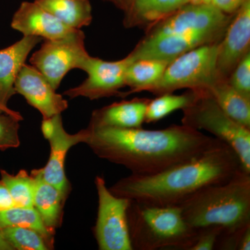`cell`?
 <instances>
[{"label": "cell", "mask_w": 250, "mask_h": 250, "mask_svg": "<svg viewBox=\"0 0 250 250\" xmlns=\"http://www.w3.org/2000/svg\"><path fill=\"white\" fill-rule=\"evenodd\" d=\"M11 27L23 36H34L45 40L65 37L76 29L64 24L35 1H23L13 16Z\"/></svg>", "instance_id": "cell-15"}, {"label": "cell", "mask_w": 250, "mask_h": 250, "mask_svg": "<svg viewBox=\"0 0 250 250\" xmlns=\"http://www.w3.org/2000/svg\"><path fill=\"white\" fill-rule=\"evenodd\" d=\"M91 57L85 47V34L75 29L65 37L45 40L29 62L57 90L62 79L73 69L84 71Z\"/></svg>", "instance_id": "cell-7"}, {"label": "cell", "mask_w": 250, "mask_h": 250, "mask_svg": "<svg viewBox=\"0 0 250 250\" xmlns=\"http://www.w3.org/2000/svg\"><path fill=\"white\" fill-rule=\"evenodd\" d=\"M127 221L131 246L136 250H188L198 232L185 221L179 206L130 200Z\"/></svg>", "instance_id": "cell-4"}, {"label": "cell", "mask_w": 250, "mask_h": 250, "mask_svg": "<svg viewBox=\"0 0 250 250\" xmlns=\"http://www.w3.org/2000/svg\"><path fill=\"white\" fill-rule=\"evenodd\" d=\"M197 92L188 90L182 95L165 93L158 95L157 98L150 100L146 109L145 123H156L164 119L172 112L183 110L196 98Z\"/></svg>", "instance_id": "cell-24"}, {"label": "cell", "mask_w": 250, "mask_h": 250, "mask_svg": "<svg viewBox=\"0 0 250 250\" xmlns=\"http://www.w3.org/2000/svg\"><path fill=\"white\" fill-rule=\"evenodd\" d=\"M16 207L14 200L7 188L0 181V210L9 209Z\"/></svg>", "instance_id": "cell-31"}, {"label": "cell", "mask_w": 250, "mask_h": 250, "mask_svg": "<svg viewBox=\"0 0 250 250\" xmlns=\"http://www.w3.org/2000/svg\"><path fill=\"white\" fill-rule=\"evenodd\" d=\"M0 113H7V114L16 117V118H19V119H21L22 121L23 120L22 116H21L19 112L14 111V110L11 109V108L9 107L2 106L1 104H0Z\"/></svg>", "instance_id": "cell-33"}, {"label": "cell", "mask_w": 250, "mask_h": 250, "mask_svg": "<svg viewBox=\"0 0 250 250\" xmlns=\"http://www.w3.org/2000/svg\"><path fill=\"white\" fill-rule=\"evenodd\" d=\"M42 40L38 36H24L14 45L0 50V104L8 107L10 99L16 94L14 84L18 72Z\"/></svg>", "instance_id": "cell-17"}, {"label": "cell", "mask_w": 250, "mask_h": 250, "mask_svg": "<svg viewBox=\"0 0 250 250\" xmlns=\"http://www.w3.org/2000/svg\"><path fill=\"white\" fill-rule=\"evenodd\" d=\"M41 130L50 146V154L47 164L36 169L41 177L52 184L65 197L70 191V184L65 173V161L70 148L85 143L88 136L87 128L75 134H68L64 129L62 114L42 120Z\"/></svg>", "instance_id": "cell-9"}, {"label": "cell", "mask_w": 250, "mask_h": 250, "mask_svg": "<svg viewBox=\"0 0 250 250\" xmlns=\"http://www.w3.org/2000/svg\"><path fill=\"white\" fill-rule=\"evenodd\" d=\"M190 0H125L122 7L123 26L126 29L147 30L174 14Z\"/></svg>", "instance_id": "cell-18"}, {"label": "cell", "mask_w": 250, "mask_h": 250, "mask_svg": "<svg viewBox=\"0 0 250 250\" xmlns=\"http://www.w3.org/2000/svg\"><path fill=\"white\" fill-rule=\"evenodd\" d=\"M134 60L128 54L116 62H106L90 57L84 72L88 77L80 85L64 92L71 99L83 97L90 100L109 97H119L125 85V74Z\"/></svg>", "instance_id": "cell-11"}, {"label": "cell", "mask_w": 250, "mask_h": 250, "mask_svg": "<svg viewBox=\"0 0 250 250\" xmlns=\"http://www.w3.org/2000/svg\"><path fill=\"white\" fill-rule=\"evenodd\" d=\"M228 81L238 93L250 100V52L237 64Z\"/></svg>", "instance_id": "cell-28"}, {"label": "cell", "mask_w": 250, "mask_h": 250, "mask_svg": "<svg viewBox=\"0 0 250 250\" xmlns=\"http://www.w3.org/2000/svg\"><path fill=\"white\" fill-rule=\"evenodd\" d=\"M21 121L22 120L16 117L6 113H0V150L19 147Z\"/></svg>", "instance_id": "cell-27"}, {"label": "cell", "mask_w": 250, "mask_h": 250, "mask_svg": "<svg viewBox=\"0 0 250 250\" xmlns=\"http://www.w3.org/2000/svg\"><path fill=\"white\" fill-rule=\"evenodd\" d=\"M18 227L31 229L42 235L51 247H53V236L46 228L39 212L34 207H14L0 210V228Z\"/></svg>", "instance_id": "cell-23"}, {"label": "cell", "mask_w": 250, "mask_h": 250, "mask_svg": "<svg viewBox=\"0 0 250 250\" xmlns=\"http://www.w3.org/2000/svg\"><path fill=\"white\" fill-rule=\"evenodd\" d=\"M98 195V210L94 228L100 250H133L127 221L130 200L113 195L103 176L95 181Z\"/></svg>", "instance_id": "cell-8"}, {"label": "cell", "mask_w": 250, "mask_h": 250, "mask_svg": "<svg viewBox=\"0 0 250 250\" xmlns=\"http://www.w3.org/2000/svg\"><path fill=\"white\" fill-rule=\"evenodd\" d=\"M16 94L22 95L27 103L40 112L42 119L62 114L68 103L35 67L28 64L18 72L14 84Z\"/></svg>", "instance_id": "cell-14"}, {"label": "cell", "mask_w": 250, "mask_h": 250, "mask_svg": "<svg viewBox=\"0 0 250 250\" xmlns=\"http://www.w3.org/2000/svg\"><path fill=\"white\" fill-rule=\"evenodd\" d=\"M49 14L72 29L90 25L93 20L89 0H34Z\"/></svg>", "instance_id": "cell-22"}, {"label": "cell", "mask_w": 250, "mask_h": 250, "mask_svg": "<svg viewBox=\"0 0 250 250\" xmlns=\"http://www.w3.org/2000/svg\"><path fill=\"white\" fill-rule=\"evenodd\" d=\"M87 129L85 144L95 155L139 175L157 173L190 160L220 141L182 124L156 130Z\"/></svg>", "instance_id": "cell-1"}, {"label": "cell", "mask_w": 250, "mask_h": 250, "mask_svg": "<svg viewBox=\"0 0 250 250\" xmlns=\"http://www.w3.org/2000/svg\"><path fill=\"white\" fill-rule=\"evenodd\" d=\"M0 250H14L9 243L6 241L2 232H1V228H0Z\"/></svg>", "instance_id": "cell-34"}, {"label": "cell", "mask_w": 250, "mask_h": 250, "mask_svg": "<svg viewBox=\"0 0 250 250\" xmlns=\"http://www.w3.org/2000/svg\"><path fill=\"white\" fill-rule=\"evenodd\" d=\"M250 250V227L246 229L240 241L238 250Z\"/></svg>", "instance_id": "cell-32"}, {"label": "cell", "mask_w": 250, "mask_h": 250, "mask_svg": "<svg viewBox=\"0 0 250 250\" xmlns=\"http://www.w3.org/2000/svg\"><path fill=\"white\" fill-rule=\"evenodd\" d=\"M223 229L219 227H210L198 230L196 240L188 250H214L215 243Z\"/></svg>", "instance_id": "cell-29"}, {"label": "cell", "mask_w": 250, "mask_h": 250, "mask_svg": "<svg viewBox=\"0 0 250 250\" xmlns=\"http://www.w3.org/2000/svg\"><path fill=\"white\" fill-rule=\"evenodd\" d=\"M150 99L134 98L115 103L92 113L88 127H142Z\"/></svg>", "instance_id": "cell-16"}, {"label": "cell", "mask_w": 250, "mask_h": 250, "mask_svg": "<svg viewBox=\"0 0 250 250\" xmlns=\"http://www.w3.org/2000/svg\"><path fill=\"white\" fill-rule=\"evenodd\" d=\"M219 42L207 44L173 59L160 80L147 92L161 95L175 90H208L220 80L217 71Z\"/></svg>", "instance_id": "cell-6"}, {"label": "cell", "mask_w": 250, "mask_h": 250, "mask_svg": "<svg viewBox=\"0 0 250 250\" xmlns=\"http://www.w3.org/2000/svg\"><path fill=\"white\" fill-rule=\"evenodd\" d=\"M193 103L182 110V124L197 131L205 130L226 143L239 158L241 167L250 174V129L231 119L207 90H197Z\"/></svg>", "instance_id": "cell-5"}, {"label": "cell", "mask_w": 250, "mask_h": 250, "mask_svg": "<svg viewBox=\"0 0 250 250\" xmlns=\"http://www.w3.org/2000/svg\"><path fill=\"white\" fill-rule=\"evenodd\" d=\"M233 15L223 14L210 4L188 3L145 31L143 39L195 31H225Z\"/></svg>", "instance_id": "cell-10"}, {"label": "cell", "mask_w": 250, "mask_h": 250, "mask_svg": "<svg viewBox=\"0 0 250 250\" xmlns=\"http://www.w3.org/2000/svg\"><path fill=\"white\" fill-rule=\"evenodd\" d=\"M1 232L10 246L17 250H47L52 247L40 233L29 228L7 227Z\"/></svg>", "instance_id": "cell-26"}, {"label": "cell", "mask_w": 250, "mask_h": 250, "mask_svg": "<svg viewBox=\"0 0 250 250\" xmlns=\"http://www.w3.org/2000/svg\"><path fill=\"white\" fill-rule=\"evenodd\" d=\"M31 174L35 179L33 207L39 212L46 228L54 234L62 220V208L67 197L45 182L36 169L31 171Z\"/></svg>", "instance_id": "cell-19"}, {"label": "cell", "mask_w": 250, "mask_h": 250, "mask_svg": "<svg viewBox=\"0 0 250 250\" xmlns=\"http://www.w3.org/2000/svg\"><path fill=\"white\" fill-rule=\"evenodd\" d=\"M225 32L226 31H195L150 39L143 38L129 55L134 62L147 59L172 61L196 47L220 42Z\"/></svg>", "instance_id": "cell-12"}, {"label": "cell", "mask_w": 250, "mask_h": 250, "mask_svg": "<svg viewBox=\"0 0 250 250\" xmlns=\"http://www.w3.org/2000/svg\"><path fill=\"white\" fill-rule=\"evenodd\" d=\"M194 229L219 227L231 232L250 225V174L241 170L224 183L204 188L179 205Z\"/></svg>", "instance_id": "cell-3"}, {"label": "cell", "mask_w": 250, "mask_h": 250, "mask_svg": "<svg viewBox=\"0 0 250 250\" xmlns=\"http://www.w3.org/2000/svg\"><path fill=\"white\" fill-rule=\"evenodd\" d=\"M250 52V0H246L233 15L218 45L217 71L228 80L233 69Z\"/></svg>", "instance_id": "cell-13"}, {"label": "cell", "mask_w": 250, "mask_h": 250, "mask_svg": "<svg viewBox=\"0 0 250 250\" xmlns=\"http://www.w3.org/2000/svg\"><path fill=\"white\" fill-rule=\"evenodd\" d=\"M103 1H108V2L111 3V4L115 5L117 8H118V9L121 10L125 2V0H103Z\"/></svg>", "instance_id": "cell-35"}, {"label": "cell", "mask_w": 250, "mask_h": 250, "mask_svg": "<svg viewBox=\"0 0 250 250\" xmlns=\"http://www.w3.org/2000/svg\"><path fill=\"white\" fill-rule=\"evenodd\" d=\"M207 91L228 116L250 129V100L238 93L228 80L220 79Z\"/></svg>", "instance_id": "cell-21"}, {"label": "cell", "mask_w": 250, "mask_h": 250, "mask_svg": "<svg viewBox=\"0 0 250 250\" xmlns=\"http://www.w3.org/2000/svg\"><path fill=\"white\" fill-rule=\"evenodd\" d=\"M172 61L160 59H139L130 64L125 74V85L127 92H121L119 97L126 98L131 94L146 91L153 86L164 75Z\"/></svg>", "instance_id": "cell-20"}, {"label": "cell", "mask_w": 250, "mask_h": 250, "mask_svg": "<svg viewBox=\"0 0 250 250\" xmlns=\"http://www.w3.org/2000/svg\"><path fill=\"white\" fill-rule=\"evenodd\" d=\"M242 170L236 152L220 141L190 160L157 173L131 174L109 190L116 196L146 205L179 206L204 188L228 182Z\"/></svg>", "instance_id": "cell-2"}, {"label": "cell", "mask_w": 250, "mask_h": 250, "mask_svg": "<svg viewBox=\"0 0 250 250\" xmlns=\"http://www.w3.org/2000/svg\"><path fill=\"white\" fill-rule=\"evenodd\" d=\"M246 0H211L210 4L220 12L233 15L240 9Z\"/></svg>", "instance_id": "cell-30"}, {"label": "cell", "mask_w": 250, "mask_h": 250, "mask_svg": "<svg viewBox=\"0 0 250 250\" xmlns=\"http://www.w3.org/2000/svg\"><path fill=\"white\" fill-rule=\"evenodd\" d=\"M1 181L4 183L14 200L16 207H33L35 179L25 170L17 174H11L0 170Z\"/></svg>", "instance_id": "cell-25"}, {"label": "cell", "mask_w": 250, "mask_h": 250, "mask_svg": "<svg viewBox=\"0 0 250 250\" xmlns=\"http://www.w3.org/2000/svg\"><path fill=\"white\" fill-rule=\"evenodd\" d=\"M211 0H190L189 3L192 4H210Z\"/></svg>", "instance_id": "cell-36"}]
</instances>
